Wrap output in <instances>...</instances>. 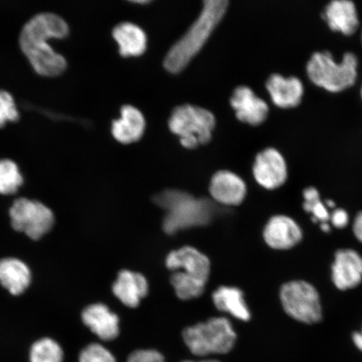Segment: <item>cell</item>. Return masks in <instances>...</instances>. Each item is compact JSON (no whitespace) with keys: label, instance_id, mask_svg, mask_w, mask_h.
<instances>
[{"label":"cell","instance_id":"1","mask_svg":"<svg viewBox=\"0 0 362 362\" xmlns=\"http://www.w3.org/2000/svg\"><path fill=\"white\" fill-rule=\"evenodd\" d=\"M68 34L67 23L52 13H38L23 27L21 48L39 75L54 78L65 71L66 59L54 51L49 40L63 39Z\"/></svg>","mask_w":362,"mask_h":362},{"label":"cell","instance_id":"2","mask_svg":"<svg viewBox=\"0 0 362 362\" xmlns=\"http://www.w3.org/2000/svg\"><path fill=\"white\" fill-rule=\"evenodd\" d=\"M202 3L200 16L167 53L164 66L171 74L182 71L201 51L229 6V0H202Z\"/></svg>","mask_w":362,"mask_h":362},{"label":"cell","instance_id":"3","mask_svg":"<svg viewBox=\"0 0 362 362\" xmlns=\"http://www.w3.org/2000/svg\"><path fill=\"white\" fill-rule=\"evenodd\" d=\"M155 202L166 211L163 228L168 234L206 225L214 216V209L209 202L176 189L158 194Z\"/></svg>","mask_w":362,"mask_h":362},{"label":"cell","instance_id":"4","mask_svg":"<svg viewBox=\"0 0 362 362\" xmlns=\"http://www.w3.org/2000/svg\"><path fill=\"white\" fill-rule=\"evenodd\" d=\"M357 66L358 60L354 53H346L342 62L337 63L332 53L323 52L312 55L306 70L312 83L328 92L339 93L355 84Z\"/></svg>","mask_w":362,"mask_h":362},{"label":"cell","instance_id":"5","mask_svg":"<svg viewBox=\"0 0 362 362\" xmlns=\"http://www.w3.org/2000/svg\"><path fill=\"white\" fill-rule=\"evenodd\" d=\"M182 337L189 350L197 356L226 354L233 350L237 339L232 324L224 317L185 328Z\"/></svg>","mask_w":362,"mask_h":362},{"label":"cell","instance_id":"6","mask_svg":"<svg viewBox=\"0 0 362 362\" xmlns=\"http://www.w3.org/2000/svg\"><path fill=\"white\" fill-rule=\"evenodd\" d=\"M215 126L214 113L191 104L175 107L169 119L171 132L178 136L181 146L187 148L209 143Z\"/></svg>","mask_w":362,"mask_h":362},{"label":"cell","instance_id":"7","mask_svg":"<svg viewBox=\"0 0 362 362\" xmlns=\"http://www.w3.org/2000/svg\"><path fill=\"white\" fill-rule=\"evenodd\" d=\"M11 228L25 234L31 241H39L54 228V211L42 202L27 197L13 201L8 211Z\"/></svg>","mask_w":362,"mask_h":362},{"label":"cell","instance_id":"8","mask_svg":"<svg viewBox=\"0 0 362 362\" xmlns=\"http://www.w3.org/2000/svg\"><path fill=\"white\" fill-rule=\"evenodd\" d=\"M280 300L286 314L298 322L315 324L322 318L319 293L309 283L298 280L284 284Z\"/></svg>","mask_w":362,"mask_h":362},{"label":"cell","instance_id":"9","mask_svg":"<svg viewBox=\"0 0 362 362\" xmlns=\"http://www.w3.org/2000/svg\"><path fill=\"white\" fill-rule=\"evenodd\" d=\"M252 170L257 182L268 189L282 187L288 177L286 162L273 148H266L257 156Z\"/></svg>","mask_w":362,"mask_h":362},{"label":"cell","instance_id":"10","mask_svg":"<svg viewBox=\"0 0 362 362\" xmlns=\"http://www.w3.org/2000/svg\"><path fill=\"white\" fill-rule=\"evenodd\" d=\"M232 105L238 119L252 126L260 125L269 115V106L253 90L245 86L234 90L230 98Z\"/></svg>","mask_w":362,"mask_h":362},{"label":"cell","instance_id":"11","mask_svg":"<svg viewBox=\"0 0 362 362\" xmlns=\"http://www.w3.org/2000/svg\"><path fill=\"white\" fill-rule=\"evenodd\" d=\"M332 280L339 291L358 286L362 281V257L352 249H339L332 265Z\"/></svg>","mask_w":362,"mask_h":362},{"label":"cell","instance_id":"12","mask_svg":"<svg viewBox=\"0 0 362 362\" xmlns=\"http://www.w3.org/2000/svg\"><path fill=\"white\" fill-rule=\"evenodd\" d=\"M303 233L296 221L287 216L272 217L264 230V238L268 245L278 250H287L301 241Z\"/></svg>","mask_w":362,"mask_h":362},{"label":"cell","instance_id":"13","mask_svg":"<svg viewBox=\"0 0 362 362\" xmlns=\"http://www.w3.org/2000/svg\"><path fill=\"white\" fill-rule=\"evenodd\" d=\"M81 320L86 327L103 341H110L119 337V316L101 303L86 307L81 312Z\"/></svg>","mask_w":362,"mask_h":362},{"label":"cell","instance_id":"14","mask_svg":"<svg viewBox=\"0 0 362 362\" xmlns=\"http://www.w3.org/2000/svg\"><path fill=\"white\" fill-rule=\"evenodd\" d=\"M167 268L172 271H182L207 283L211 264L208 257L197 249L184 247L172 251L166 257Z\"/></svg>","mask_w":362,"mask_h":362},{"label":"cell","instance_id":"15","mask_svg":"<svg viewBox=\"0 0 362 362\" xmlns=\"http://www.w3.org/2000/svg\"><path fill=\"white\" fill-rule=\"evenodd\" d=\"M209 189L211 197L224 206L240 205L247 194L243 180L228 170L216 172L212 176Z\"/></svg>","mask_w":362,"mask_h":362},{"label":"cell","instance_id":"16","mask_svg":"<svg viewBox=\"0 0 362 362\" xmlns=\"http://www.w3.org/2000/svg\"><path fill=\"white\" fill-rule=\"evenodd\" d=\"M31 282L33 272L25 262L13 257L0 259V285L12 296H21Z\"/></svg>","mask_w":362,"mask_h":362},{"label":"cell","instance_id":"17","mask_svg":"<svg viewBox=\"0 0 362 362\" xmlns=\"http://www.w3.org/2000/svg\"><path fill=\"white\" fill-rule=\"evenodd\" d=\"M266 88L274 105L281 108L296 107L301 103L304 86L296 76L285 78L273 74L267 81Z\"/></svg>","mask_w":362,"mask_h":362},{"label":"cell","instance_id":"18","mask_svg":"<svg viewBox=\"0 0 362 362\" xmlns=\"http://www.w3.org/2000/svg\"><path fill=\"white\" fill-rule=\"evenodd\" d=\"M148 292V284L144 276L136 272L122 270L112 285V293L129 308L138 307Z\"/></svg>","mask_w":362,"mask_h":362},{"label":"cell","instance_id":"19","mask_svg":"<svg viewBox=\"0 0 362 362\" xmlns=\"http://www.w3.org/2000/svg\"><path fill=\"white\" fill-rule=\"evenodd\" d=\"M330 29L345 35L354 34L359 27L356 7L351 0H332L322 13Z\"/></svg>","mask_w":362,"mask_h":362},{"label":"cell","instance_id":"20","mask_svg":"<svg viewBox=\"0 0 362 362\" xmlns=\"http://www.w3.org/2000/svg\"><path fill=\"white\" fill-rule=\"evenodd\" d=\"M119 119L112 122V134L117 142L129 144L139 141L146 130V119L137 107L125 105Z\"/></svg>","mask_w":362,"mask_h":362},{"label":"cell","instance_id":"21","mask_svg":"<svg viewBox=\"0 0 362 362\" xmlns=\"http://www.w3.org/2000/svg\"><path fill=\"white\" fill-rule=\"evenodd\" d=\"M122 57H139L147 49V36L139 26L130 22L120 23L112 30Z\"/></svg>","mask_w":362,"mask_h":362},{"label":"cell","instance_id":"22","mask_svg":"<svg viewBox=\"0 0 362 362\" xmlns=\"http://www.w3.org/2000/svg\"><path fill=\"white\" fill-rule=\"evenodd\" d=\"M217 310L228 312L240 320L248 321L250 312L244 300L241 289L234 287L221 286L212 294Z\"/></svg>","mask_w":362,"mask_h":362},{"label":"cell","instance_id":"23","mask_svg":"<svg viewBox=\"0 0 362 362\" xmlns=\"http://www.w3.org/2000/svg\"><path fill=\"white\" fill-rule=\"evenodd\" d=\"M170 283L175 288L176 296L183 300L200 297L205 291L206 284L202 280L182 271H175L170 277Z\"/></svg>","mask_w":362,"mask_h":362},{"label":"cell","instance_id":"24","mask_svg":"<svg viewBox=\"0 0 362 362\" xmlns=\"http://www.w3.org/2000/svg\"><path fill=\"white\" fill-rule=\"evenodd\" d=\"M20 167L15 161L4 158L0 160V194L12 196L24 185Z\"/></svg>","mask_w":362,"mask_h":362},{"label":"cell","instance_id":"25","mask_svg":"<svg viewBox=\"0 0 362 362\" xmlns=\"http://www.w3.org/2000/svg\"><path fill=\"white\" fill-rule=\"evenodd\" d=\"M64 353L53 339L45 337L35 341L30 351V362H62Z\"/></svg>","mask_w":362,"mask_h":362},{"label":"cell","instance_id":"26","mask_svg":"<svg viewBox=\"0 0 362 362\" xmlns=\"http://www.w3.org/2000/svg\"><path fill=\"white\" fill-rule=\"evenodd\" d=\"M304 209L313 214L312 220L314 223H327L330 215L327 207L320 200V194L315 187H308L304 191Z\"/></svg>","mask_w":362,"mask_h":362},{"label":"cell","instance_id":"27","mask_svg":"<svg viewBox=\"0 0 362 362\" xmlns=\"http://www.w3.org/2000/svg\"><path fill=\"white\" fill-rule=\"evenodd\" d=\"M20 119L15 100L11 93L0 90V129L8 122H17Z\"/></svg>","mask_w":362,"mask_h":362},{"label":"cell","instance_id":"28","mask_svg":"<svg viewBox=\"0 0 362 362\" xmlns=\"http://www.w3.org/2000/svg\"><path fill=\"white\" fill-rule=\"evenodd\" d=\"M79 362H116L115 357L100 344L93 343L81 351Z\"/></svg>","mask_w":362,"mask_h":362},{"label":"cell","instance_id":"29","mask_svg":"<svg viewBox=\"0 0 362 362\" xmlns=\"http://www.w3.org/2000/svg\"><path fill=\"white\" fill-rule=\"evenodd\" d=\"M127 362H165V360L158 351L138 350L131 353Z\"/></svg>","mask_w":362,"mask_h":362},{"label":"cell","instance_id":"30","mask_svg":"<svg viewBox=\"0 0 362 362\" xmlns=\"http://www.w3.org/2000/svg\"><path fill=\"white\" fill-rule=\"evenodd\" d=\"M330 220H332L333 226H336L337 228L341 229L347 226L348 221H349V216H348L347 212L345 210L337 209L330 216Z\"/></svg>","mask_w":362,"mask_h":362},{"label":"cell","instance_id":"31","mask_svg":"<svg viewBox=\"0 0 362 362\" xmlns=\"http://www.w3.org/2000/svg\"><path fill=\"white\" fill-rule=\"evenodd\" d=\"M353 232L358 241L362 243V211L359 212L356 217L354 224H353Z\"/></svg>","mask_w":362,"mask_h":362},{"label":"cell","instance_id":"32","mask_svg":"<svg viewBox=\"0 0 362 362\" xmlns=\"http://www.w3.org/2000/svg\"><path fill=\"white\" fill-rule=\"evenodd\" d=\"M321 230L325 233L330 232V226L327 223H322L320 226Z\"/></svg>","mask_w":362,"mask_h":362},{"label":"cell","instance_id":"33","mask_svg":"<svg viewBox=\"0 0 362 362\" xmlns=\"http://www.w3.org/2000/svg\"><path fill=\"white\" fill-rule=\"evenodd\" d=\"M129 1L139 4H147L152 2L153 0H129Z\"/></svg>","mask_w":362,"mask_h":362},{"label":"cell","instance_id":"34","mask_svg":"<svg viewBox=\"0 0 362 362\" xmlns=\"http://www.w3.org/2000/svg\"><path fill=\"white\" fill-rule=\"evenodd\" d=\"M327 206L329 208H333L336 206V203H334L333 201H327Z\"/></svg>","mask_w":362,"mask_h":362},{"label":"cell","instance_id":"35","mask_svg":"<svg viewBox=\"0 0 362 362\" xmlns=\"http://www.w3.org/2000/svg\"><path fill=\"white\" fill-rule=\"evenodd\" d=\"M181 362H220L219 361L216 360H206V361H184Z\"/></svg>","mask_w":362,"mask_h":362},{"label":"cell","instance_id":"36","mask_svg":"<svg viewBox=\"0 0 362 362\" xmlns=\"http://www.w3.org/2000/svg\"><path fill=\"white\" fill-rule=\"evenodd\" d=\"M361 98H362V87H361Z\"/></svg>","mask_w":362,"mask_h":362},{"label":"cell","instance_id":"37","mask_svg":"<svg viewBox=\"0 0 362 362\" xmlns=\"http://www.w3.org/2000/svg\"><path fill=\"white\" fill-rule=\"evenodd\" d=\"M361 334H362V329H361Z\"/></svg>","mask_w":362,"mask_h":362},{"label":"cell","instance_id":"38","mask_svg":"<svg viewBox=\"0 0 362 362\" xmlns=\"http://www.w3.org/2000/svg\"><path fill=\"white\" fill-rule=\"evenodd\" d=\"M361 38H362V35H361Z\"/></svg>","mask_w":362,"mask_h":362}]
</instances>
